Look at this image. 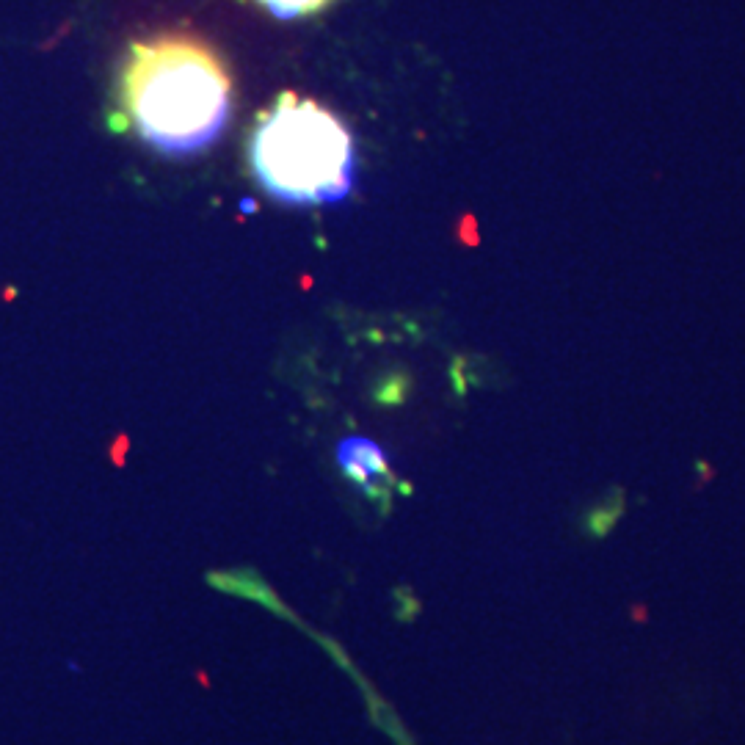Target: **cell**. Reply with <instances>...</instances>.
<instances>
[{
  "label": "cell",
  "mask_w": 745,
  "mask_h": 745,
  "mask_svg": "<svg viewBox=\"0 0 745 745\" xmlns=\"http://www.w3.org/2000/svg\"><path fill=\"white\" fill-rule=\"evenodd\" d=\"M260 3L282 20H296V17H310V14L323 12L334 0H260Z\"/></svg>",
  "instance_id": "cell-4"
},
{
  "label": "cell",
  "mask_w": 745,
  "mask_h": 745,
  "mask_svg": "<svg viewBox=\"0 0 745 745\" xmlns=\"http://www.w3.org/2000/svg\"><path fill=\"white\" fill-rule=\"evenodd\" d=\"M337 464L343 470L345 481L356 486L367 500L387 503L392 497L395 475H392L390 459L376 442L365 436H345L337 445Z\"/></svg>",
  "instance_id": "cell-3"
},
{
  "label": "cell",
  "mask_w": 745,
  "mask_h": 745,
  "mask_svg": "<svg viewBox=\"0 0 745 745\" xmlns=\"http://www.w3.org/2000/svg\"><path fill=\"white\" fill-rule=\"evenodd\" d=\"M119 103L144 144L185 158L224 133L232 114V75L199 36H149L127 50Z\"/></svg>",
  "instance_id": "cell-1"
},
{
  "label": "cell",
  "mask_w": 745,
  "mask_h": 745,
  "mask_svg": "<svg viewBox=\"0 0 745 745\" xmlns=\"http://www.w3.org/2000/svg\"><path fill=\"white\" fill-rule=\"evenodd\" d=\"M249 163L265 194L293 207L337 205L356 180V147L343 119L290 92L260 116Z\"/></svg>",
  "instance_id": "cell-2"
}]
</instances>
